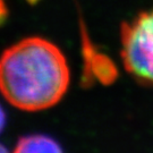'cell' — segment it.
<instances>
[{
  "label": "cell",
  "mask_w": 153,
  "mask_h": 153,
  "mask_svg": "<svg viewBox=\"0 0 153 153\" xmlns=\"http://www.w3.org/2000/svg\"><path fill=\"white\" fill-rule=\"evenodd\" d=\"M5 125H6V114L5 111H4V109H2V107L0 105V133L5 128Z\"/></svg>",
  "instance_id": "5b68a950"
},
{
  "label": "cell",
  "mask_w": 153,
  "mask_h": 153,
  "mask_svg": "<svg viewBox=\"0 0 153 153\" xmlns=\"http://www.w3.org/2000/svg\"><path fill=\"white\" fill-rule=\"evenodd\" d=\"M121 58L126 71L153 86V9L121 25Z\"/></svg>",
  "instance_id": "7a4b0ae2"
},
{
  "label": "cell",
  "mask_w": 153,
  "mask_h": 153,
  "mask_svg": "<svg viewBox=\"0 0 153 153\" xmlns=\"http://www.w3.org/2000/svg\"><path fill=\"white\" fill-rule=\"evenodd\" d=\"M13 153H64L60 145L45 135H28L22 137Z\"/></svg>",
  "instance_id": "3957f363"
},
{
  "label": "cell",
  "mask_w": 153,
  "mask_h": 153,
  "mask_svg": "<svg viewBox=\"0 0 153 153\" xmlns=\"http://www.w3.org/2000/svg\"><path fill=\"white\" fill-rule=\"evenodd\" d=\"M69 81L66 57L43 38L24 39L0 56V92L11 105L24 111L53 107L64 98Z\"/></svg>",
  "instance_id": "6da1fadb"
},
{
  "label": "cell",
  "mask_w": 153,
  "mask_h": 153,
  "mask_svg": "<svg viewBox=\"0 0 153 153\" xmlns=\"http://www.w3.org/2000/svg\"><path fill=\"white\" fill-rule=\"evenodd\" d=\"M30 2H35L38 0H27ZM9 15V9H8V5H7V0H0V25H2L7 17Z\"/></svg>",
  "instance_id": "277c9868"
},
{
  "label": "cell",
  "mask_w": 153,
  "mask_h": 153,
  "mask_svg": "<svg viewBox=\"0 0 153 153\" xmlns=\"http://www.w3.org/2000/svg\"><path fill=\"white\" fill-rule=\"evenodd\" d=\"M0 153H8L7 149H6L2 144H0Z\"/></svg>",
  "instance_id": "8992f818"
}]
</instances>
